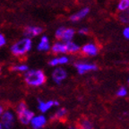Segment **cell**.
<instances>
[{"label":"cell","instance_id":"cell-1","mask_svg":"<svg viewBox=\"0 0 129 129\" xmlns=\"http://www.w3.org/2000/svg\"><path fill=\"white\" fill-rule=\"evenodd\" d=\"M24 81L30 87H40L46 83L47 76L40 69H29L24 73Z\"/></svg>","mask_w":129,"mask_h":129},{"label":"cell","instance_id":"cell-2","mask_svg":"<svg viewBox=\"0 0 129 129\" xmlns=\"http://www.w3.org/2000/svg\"><path fill=\"white\" fill-rule=\"evenodd\" d=\"M32 46H33V42H32L31 39L24 37V38H22L17 40V41H15L11 46L10 50L11 53L14 56L22 57V56H24L31 50Z\"/></svg>","mask_w":129,"mask_h":129},{"label":"cell","instance_id":"cell-3","mask_svg":"<svg viewBox=\"0 0 129 129\" xmlns=\"http://www.w3.org/2000/svg\"><path fill=\"white\" fill-rule=\"evenodd\" d=\"M0 122L4 129H12L15 122V114L10 109L4 110L3 114L0 117Z\"/></svg>","mask_w":129,"mask_h":129},{"label":"cell","instance_id":"cell-4","mask_svg":"<svg viewBox=\"0 0 129 129\" xmlns=\"http://www.w3.org/2000/svg\"><path fill=\"white\" fill-rule=\"evenodd\" d=\"M67 71L61 67H56L51 73V78L56 84H61L67 78Z\"/></svg>","mask_w":129,"mask_h":129},{"label":"cell","instance_id":"cell-5","mask_svg":"<svg viewBox=\"0 0 129 129\" xmlns=\"http://www.w3.org/2000/svg\"><path fill=\"white\" fill-rule=\"evenodd\" d=\"M75 67L76 68L79 75H84L88 72H93L98 70V67L96 64L89 62H76L75 64Z\"/></svg>","mask_w":129,"mask_h":129},{"label":"cell","instance_id":"cell-6","mask_svg":"<svg viewBox=\"0 0 129 129\" xmlns=\"http://www.w3.org/2000/svg\"><path fill=\"white\" fill-rule=\"evenodd\" d=\"M43 28L41 26H37V25H28L24 27L23 29V36L27 38H35L39 37L43 33Z\"/></svg>","mask_w":129,"mask_h":129},{"label":"cell","instance_id":"cell-7","mask_svg":"<svg viewBox=\"0 0 129 129\" xmlns=\"http://www.w3.org/2000/svg\"><path fill=\"white\" fill-rule=\"evenodd\" d=\"M16 114H17V117H18L20 123L22 124V125H29L30 123V120L32 119V117L35 115L34 112L29 109L28 108L16 112Z\"/></svg>","mask_w":129,"mask_h":129},{"label":"cell","instance_id":"cell-8","mask_svg":"<svg viewBox=\"0 0 129 129\" xmlns=\"http://www.w3.org/2000/svg\"><path fill=\"white\" fill-rule=\"evenodd\" d=\"M80 51L87 56H95L99 53V47L94 42H87L81 47Z\"/></svg>","mask_w":129,"mask_h":129},{"label":"cell","instance_id":"cell-9","mask_svg":"<svg viewBox=\"0 0 129 129\" xmlns=\"http://www.w3.org/2000/svg\"><path fill=\"white\" fill-rule=\"evenodd\" d=\"M50 50L55 55H64L67 54V43L62 40H56L51 46Z\"/></svg>","mask_w":129,"mask_h":129},{"label":"cell","instance_id":"cell-10","mask_svg":"<svg viewBox=\"0 0 129 129\" xmlns=\"http://www.w3.org/2000/svg\"><path fill=\"white\" fill-rule=\"evenodd\" d=\"M50 40L47 35H41L36 46V49L40 52H48L50 50Z\"/></svg>","mask_w":129,"mask_h":129},{"label":"cell","instance_id":"cell-11","mask_svg":"<svg viewBox=\"0 0 129 129\" xmlns=\"http://www.w3.org/2000/svg\"><path fill=\"white\" fill-rule=\"evenodd\" d=\"M30 125L33 129H41L46 125L47 124V117L43 114L41 115H34L30 120Z\"/></svg>","mask_w":129,"mask_h":129},{"label":"cell","instance_id":"cell-12","mask_svg":"<svg viewBox=\"0 0 129 129\" xmlns=\"http://www.w3.org/2000/svg\"><path fill=\"white\" fill-rule=\"evenodd\" d=\"M70 58L67 55H58L57 56H55L48 61V66L51 67H56L58 66H63V64H67L69 63Z\"/></svg>","mask_w":129,"mask_h":129},{"label":"cell","instance_id":"cell-13","mask_svg":"<svg viewBox=\"0 0 129 129\" xmlns=\"http://www.w3.org/2000/svg\"><path fill=\"white\" fill-rule=\"evenodd\" d=\"M90 11H91L90 7L85 6V7L82 8L81 10L77 11L76 13H75V14H73L72 15H70L69 19H70V21L72 22H79V21H82V20H83L85 17H87V16L89 15Z\"/></svg>","mask_w":129,"mask_h":129},{"label":"cell","instance_id":"cell-14","mask_svg":"<svg viewBox=\"0 0 129 129\" xmlns=\"http://www.w3.org/2000/svg\"><path fill=\"white\" fill-rule=\"evenodd\" d=\"M53 107H54V101H44L42 100L38 99V109L42 114H45L48 111H49Z\"/></svg>","mask_w":129,"mask_h":129},{"label":"cell","instance_id":"cell-15","mask_svg":"<svg viewBox=\"0 0 129 129\" xmlns=\"http://www.w3.org/2000/svg\"><path fill=\"white\" fill-rule=\"evenodd\" d=\"M75 36V30L74 28H67L64 29V31L63 33V36L60 40L64 41V42H67V41H71L74 40V38Z\"/></svg>","mask_w":129,"mask_h":129},{"label":"cell","instance_id":"cell-16","mask_svg":"<svg viewBox=\"0 0 129 129\" xmlns=\"http://www.w3.org/2000/svg\"><path fill=\"white\" fill-rule=\"evenodd\" d=\"M67 54H76V53L80 52L81 47L79 44H77L76 42H75L74 40L71 41H67Z\"/></svg>","mask_w":129,"mask_h":129},{"label":"cell","instance_id":"cell-17","mask_svg":"<svg viewBox=\"0 0 129 129\" xmlns=\"http://www.w3.org/2000/svg\"><path fill=\"white\" fill-rule=\"evenodd\" d=\"M78 127L80 129H94L93 123L88 118H83L79 121Z\"/></svg>","mask_w":129,"mask_h":129},{"label":"cell","instance_id":"cell-18","mask_svg":"<svg viewBox=\"0 0 129 129\" xmlns=\"http://www.w3.org/2000/svg\"><path fill=\"white\" fill-rule=\"evenodd\" d=\"M67 114V109H64V108H59V109L55 112L54 116H53V118L56 119V120H60V119H63L64 117H66Z\"/></svg>","mask_w":129,"mask_h":129},{"label":"cell","instance_id":"cell-19","mask_svg":"<svg viewBox=\"0 0 129 129\" xmlns=\"http://www.w3.org/2000/svg\"><path fill=\"white\" fill-rule=\"evenodd\" d=\"M117 9L118 12H124L129 9V0H119L117 6Z\"/></svg>","mask_w":129,"mask_h":129},{"label":"cell","instance_id":"cell-20","mask_svg":"<svg viewBox=\"0 0 129 129\" xmlns=\"http://www.w3.org/2000/svg\"><path fill=\"white\" fill-rule=\"evenodd\" d=\"M118 20L124 24H129V9L124 12H120L118 15Z\"/></svg>","mask_w":129,"mask_h":129},{"label":"cell","instance_id":"cell-21","mask_svg":"<svg viewBox=\"0 0 129 129\" xmlns=\"http://www.w3.org/2000/svg\"><path fill=\"white\" fill-rule=\"evenodd\" d=\"M12 69L13 71H14V72H19V73H25L26 71H28L29 69V67L27 66V64H14V66H13L12 67Z\"/></svg>","mask_w":129,"mask_h":129},{"label":"cell","instance_id":"cell-22","mask_svg":"<svg viewBox=\"0 0 129 129\" xmlns=\"http://www.w3.org/2000/svg\"><path fill=\"white\" fill-rule=\"evenodd\" d=\"M64 29H66L64 26H60L56 30V31H55V38L57 40H61V38H62V36H63V33H64Z\"/></svg>","mask_w":129,"mask_h":129},{"label":"cell","instance_id":"cell-23","mask_svg":"<svg viewBox=\"0 0 129 129\" xmlns=\"http://www.w3.org/2000/svg\"><path fill=\"white\" fill-rule=\"evenodd\" d=\"M128 93L127 91V89L125 87H120L117 91V96L120 97V98H123V97H125Z\"/></svg>","mask_w":129,"mask_h":129},{"label":"cell","instance_id":"cell-24","mask_svg":"<svg viewBox=\"0 0 129 129\" xmlns=\"http://www.w3.org/2000/svg\"><path fill=\"white\" fill-rule=\"evenodd\" d=\"M6 42H7V40H6V36L0 32V48H3V47L6 46Z\"/></svg>","mask_w":129,"mask_h":129},{"label":"cell","instance_id":"cell-25","mask_svg":"<svg viewBox=\"0 0 129 129\" xmlns=\"http://www.w3.org/2000/svg\"><path fill=\"white\" fill-rule=\"evenodd\" d=\"M89 32H90V30L86 27H83V28H80L77 31V33L80 35H88Z\"/></svg>","mask_w":129,"mask_h":129},{"label":"cell","instance_id":"cell-26","mask_svg":"<svg viewBox=\"0 0 129 129\" xmlns=\"http://www.w3.org/2000/svg\"><path fill=\"white\" fill-rule=\"evenodd\" d=\"M122 34H123L124 38L126 39V40H129V25L125 26L124 28L123 31H122Z\"/></svg>","mask_w":129,"mask_h":129},{"label":"cell","instance_id":"cell-27","mask_svg":"<svg viewBox=\"0 0 129 129\" xmlns=\"http://www.w3.org/2000/svg\"><path fill=\"white\" fill-rule=\"evenodd\" d=\"M4 110H5L4 107H3L2 105H0V117H1V115H2V114H3V112H4Z\"/></svg>","mask_w":129,"mask_h":129},{"label":"cell","instance_id":"cell-28","mask_svg":"<svg viewBox=\"0 0 129 129\" xmlns=\"http://www.w3.org/2000/svg\"><path fill=\"white\" fill-rule=\"evenodd\" d=\"M68 129H80V128H79L77 125H71V126L69 127Z\"/></svg>","mask_w":129,"mask_h":129},{"label":"cell","instance_id":"cell-29","mask_svg":"<svg viewBox=\"0 0 129 129\" xmlns=\"http://www.w3.org/2000/svg\"><path fill=\"white\" fill-rule=\"evenodd\" d=\"M59 102L57 101H54V107H58Z\"/></svg>","mask_w":129,"mask_h":129},{"label":"cell","instance_id":"cell-30","mask_svg":"<svg viewBox=\"0 0 129 129\" xmlns=\"http://www.w3.org/2000/svg\"><path fill=\"white\" fill-rule=\"evenodd\" d=\"M0 129H4V128H3V126H2V124H1V122H0Z\"/></svg>","mask_w":129,"mask_h":129},{"label":"cell","instance_id":"cell-31","mask_svg":"<svg viewBox=\"0 0 129 129\" xmlns=\"http://www.w3.org/2000/svg\"><path fill=\"white\" fill-rule=\"evenodd\" d=\"M128 83H129V78H128Z\"/></svg>","mask_w":129,"mask_h":129}]
</instances>
